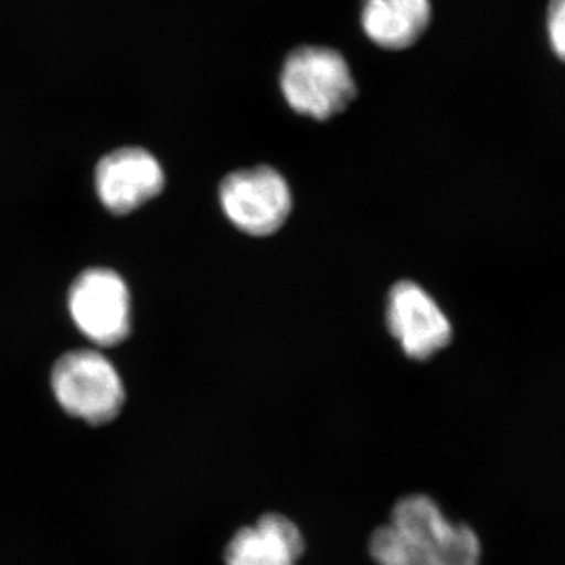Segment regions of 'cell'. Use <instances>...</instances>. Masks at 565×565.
I'll return each instance as SVG.
<instances>
[{"label":"cell","instance_id":"7","mask_svg":"<svg viewBox=\"0 0 565 565\" xmlns=\"http://www.w3.org/2000/svg\"><path fill=\"white\" fill-rule=\"evenodd\" d=\"M95 184L107 210L114 214H129L162 192L166 174L151 152L141 148H121L99 161Z\"/></svg>","mask_w":565,"mask_h":565},{"label":"cell","instance_id":"2","mask_svg":"<svg viewBox=\"0 0 565 565\" xmlns=\"http://www.w3.org/2000/svg\"><path fill=\"white\" fill-rule=\"evenodd\" d=\"M280 87L294 111L319 121L343 111L356 93L343 55L321 46L294 50L282 63Z\"/></svg>","mask_w":565,"mask_h":565},{"label":"cell","instance_id":"5","mask_svg":"<svg viewBox=\"0 0 565 565\" xmlns=\"http://www.w3.org/2000/svg\"><path fill=\"white\" fill-rule=\"evenodd\" d=\"M71 318L99 345L121 343L131 330V297L120 275L109 269L81 274L70 289Z\"/></svg>","mask_w":565,"mask_h":565},{"label":"cell","instance_id":"3","mask_svg":"<svg viewBox=\"0 0 565 565\" xmlns=\"http://www.w3.org/2000/svg\"><path fill=\"white\" fill-rule=\"evenodd\" d=\"M52 390L66 414L90 424L111 422L125 404L120 374L96 351L63 355L52 370Z\"/></svg>","mask_w":565,"mask_h":565},{"label":"cell","instance_id":"9","mask_svg":"<svg viewBox=\"0 0 565 565\" xmlns=\"http://www.w3.org/2000/svg\"><path fill=\"white\" fill-rule=\"evenodd\" d=\"M430 17V0H363V31L384 50L411 47L426 32Z\"/></svg>","mask_w":565,"mask_h":565},{"label":"cell","instance_id":"8","mask_svg":"<svg viewBox=\"0 0 565 565\" xmlns=\"http://www.w3.org/2000/svg\"><path fill=\"white\" fill-rule=\"evenodd\" d=\"M303 537L291 520L280 514L263 515L253 526L234 534L226 546V565H297Z\"/></svg>","mask_w":565,"mask_h":565},{"label":"cell","instance_id":"4","mask_svg":"<svg viewBox=\"0 0 565 565\" xmlns=\"http://www.w3.org/2000/svg\"><path fill=\"white\" fill-rule=\"evenodd\" d=\"M218 200L226 218L241 232L256 237L277 233L292 210L288 182L267 166L228 174L218 189Z\"/></svg>","mask_w":565,"mask_h":565},{"label":"cell","instance_id":"10","mask_svg":"<svg viewBox=\"0 0 565 565\" xmlns=\"http://www.w3.org/2000/svg\"><path fill=\"white\" fill-rule=\"evenodd\" d=\"M546 31L550 44L561 61L565 62V0H550L546 11Z\"/></svg>","mask_w":565,"mask_h":565},{"label":"cell","instance_id":"6","mask_svg":"<svg viewBox=\"0 0 565 565\" xmlns=\"http://www.w3.org/2000/svg\"><path fill=\"white\" fill-rule=\"evenodd\" d=\"M388 330L405 355L427 360L451 343L452 327L430 294L414 281L394 285L386 305Z\"/></svg>","mask_w":565,"mask_h":565},{"label":"cell","instance_id":"1","mask_svg":"<svg viewBox=\"0 0 565 565\" xmlns=\"http://www.w3.org/2000/svg\"><path fill=\"white\" fill-rule=\"evenodd\" d=\"M370 553L379 565H479L481 542L471 527L449 522L429 497L412 494L371 535Z\"/></svg>","mask_w":565,"mask_h":565}]
</instances>
